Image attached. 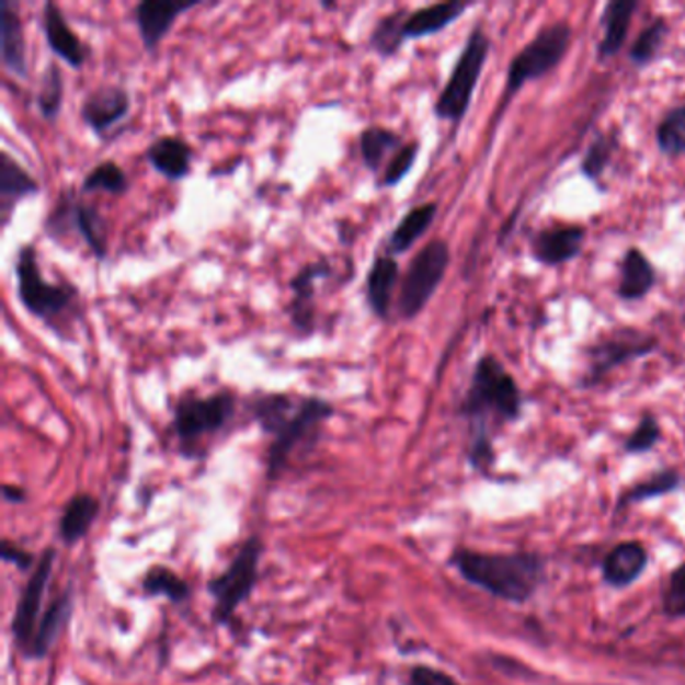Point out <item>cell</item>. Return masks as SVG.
<instances>
[{
  "mask_svg": "<svg viewBox=\"0 0 685 685\" xmlns=\"http://www.w3.org/2000/svg\"><path fill=\"white\" fill-rule=\"evenodd\" d=\"M404 145L400 133L380 125H370L361 133V156L364 168L378 171L385 163L386 156L397 153Z\"/></svg>",
  "mask_w": 685,
  "mask_h": 685,
  "instance_id": "4dcf8cb0",
  "label": "cell"
},
{
  "mask_svg": "<svg viewBox=\"0 0 685 685\" xmlns=\"http://www.w3.org/2000/svg\"><path fill=\"white\" fill-rule=\"evenodd\" d=\"M436 214H438V204L436 202L410 207L407 216L398 221L397 228L388 238V243H386L388 255L395 258V255H400V253L409 252L410 248L431 229L434 219H436Z\"/></svg>",
  "mask_w": 685,
  "mask_h": 685,
  "instance_id": "83f0119b",
  "label": "cell"
},
{
  "mask_svg": "<svg viewBox=\"0 0 685 685\" xmlns=\"http://www.w3.org/2000/svg\"><path fill=\"white\" fill-rule=\"evenodd\" d=\"M458 416L470 424V436L491 434V422H517L523 416V392L515 376L494 354H482L472 368L469 390Z\"/></svg>",
  "mask_w": 685,
  "mask_h": 685,
  "instance_id": "3957f363",
  "label": "cell"
},
{
  "mask_svg": "<svg viewBox=\"0 0 685 685\" xmlns=\"http://www.w3.org/2000/svg\"><path fill=\"white\" fill-rule=\"evenodd\" d=\"M99 513H101V503L96 496L89 493L72 494L60 511L59 523H57L59 541L67 547L83 541L93 529Z\"/></svg>",
  "mask_w": 685,
  "mask_h": 685,
  "instance_id": "484cf974",
  "label": "cell"
},
{
  "mask_svg": "<svg viewBox=\"0 0 685 685\" xmlns=\"http://www.w3.org/2000/svg\"><path fill=\"white\" fill-rule=\"evenodd\" d=\"M670 35V24L663 19L658 16L653 19L638 36L636 41L631 43L629 53H627V59L636 67V69H648L653 60L660 57L662 53L663 43Z\"/></svg>",
  "mask_w": 685,
  "mask_h": 685,
  "instance_id": "d6a6232c",
  "label": "cell"
},
{
  "mask_svg": "<svg viewBox=\"0 0 685 685\" xmlns=\"http://www.w3.org/2000/svg\"><path fill=\"white\" fill-rule=\"evenodd\" d=\"M2 499H4V503H9V505H24V503L28 501V494H26L23 487L4 484V487H2Z\"/></svg>",
  "mask_w": 685,
  "mask_h": 685,
  "instance_id": "7bdbcfd3",
  "label": "cell"
},
{
  "mask_svg": "<svg viewBox=\"0 0 685 685\" xmlns=\"http://www.w3.org/2000/svg\"><path fill=\"white\" fill-rule=\"evenodd\" d=\"M45 233L55 241H62L71 233H79L87 248L103 262L107 258V229L105 219L93 205L84 204L71 192H62L45 219Z\"/></svg>",
  "mask_w": 685,
  "mask_h": 685,
  "instance_id": "8fae6325",
  "label": "cell"
},
{
  "mask_svg": "<svg viewBox=\"0 0 685 685\" xmlns=\"http://www.w3.org/2000/svg\"><path fill=\"white\" fill-rule=\"evenodd\" d=\"M658 286V270L650 258L638 246L627 248L619 262L617 298L621 301H641Z\"/></svg>",
  "mask_w": 685,
  "mask_h": 685,
  "instance_id": "ffe728a7",
  "label": "cell"
},
{
  "mask_svg": "<svg viewBox=\"0 0 685 685\" xmlns=\"http://www.w3.org/2000/svg\"><path fill=\"white\" fill-rule=\"evenodd\" d=\"M491 47L493 43L482 31V26H475L448 75V81L434 103L436 119L448 121L457 127L467 117L477 84L481 81L484 65L491 55Z\"/></svg>",
  "mask_w": 685,
  "mask_h": 685,
  "instance_id": "52a82bcc",
  "label": "cell"
},
{
  "mask_svg": "<svg viewBox=\"0 0 685 685\" xmlns=\"http://www.w3.org/2000/svg\"><path fill=\"white\" fill-rule=\"evenodd\" d=\"M127 190H129L127 173L111 159L91 169L84 175L83 185H81L83 193L105 192L109 195H123L127 193Z\"/></svg>",
  "mask_w": 685,
  "mask_h": 685,
  "instance_id": "d590c367",
  "label": "cell"
},
{
  "mask_svg": "<svg viewBox=\"0 0 685 685\" xmlns=\"http://www.w3.org/2000/svg\"><path fill=\"white\" fill-rule=\"evenodd\" d=\"M320 7L326 9V11H334V9H338V4H334V2H322Z\"/></svg>",
  "mask_w": 685,
  "mask_h": 685,
  "instance_id": "ee69618b",
  "label": "cell"
},
{
  "mask_svg": "<svg viewBox=\"0 0 685 685\" xmlns=\"http://www.w3.org/2000/svg\"><path fill=\"white\" fill-rule=\"evenodd\" d=\"M460 578L501 602L527 603L541 590L545 559L537 553H482L455 549L450 559Z\"/></svg>",
  "mask_w": 685,
  "mask_h": 685,
  "instance_id": "7a4b0ae2",
  "label": "cell"
},
{
  "mask_svg": "<svg viewBox=\"0 0 685 685\" xmlns=\"http://www.w3.org/2000/svg\"><path fill=\"white\" fill-rule=\"evenodd\" d=\"M571 41L573 28L567 21H557L543 26L541 31L509 62L503 101L509 103L525 84L539 81L549 72H553L566 60Z\"/></svg>",
  "mask_w": 685,
  "mask_h": 685,
  "instance_id": "ba28073f",
  "label": "cell"
},
{
  "mask_svg": "<svg viewBox=\"0 0 685 685\" xmlns=\"http://www.w3.org/2000/svg\"><path fill=\"white\" fill-rule=\"evenodd\" d=\"M265 545L260 535H252L241 543L226 569L209 579L205 591L214 600L212 621L228 626L238 609L253 595L260 581V566L264 559Z\"/></svg>",
  "mask_w": 685,
  "mask_h": 685,
  "instance_id": "5b68a950",
  "label": "cell"
},
{
  "mask_svg": "<svg viewBox=\"0 0 685 685\" xmlns=\"http://www.w3.org/2000/svg\"><path fill=\"white\" fill-rule=\"evenodd\" d=\"M587 240V228L581 224L539 229L530 240V255L545 267H559L578 260Z\"/></svg>",
  "mask_w": 685,
  "mask_h": 685,
  "instance_id": "5bb4252c",
  "label": "cell"
},
{
  "mask_svg": "<svg viewBox=\"0 0 685 685\" xmlns=\"http://www.w3.org/2000/svg\"><path fill=\"white\" fill-rule=\"evenodd\" d=\"M409 16L407 9H398V11L385 14L370 33L368 38V47L374 50L380 59H390L397 57L400 48L404 47V35H402V26Z\"/></svg>",
  "mask_w": 685,
  "mask_h": 685,
  "instance_id": "1f68e13d",
  "label": "cell"
},
{
  "mask_svg": "<svg viewBox=\"0 0 685 685\" xmlns=\"http://www.w3.org/2000/svg\"><path fill=\"white\" fill-rule=\"evenodd\" d=\"M419 153H421V144L419 141H410V144L402 145L397 153L392 156V159L388 161L385 173L378 181V187H395L400 181L404 180L412 171V168H414Z\"/></svg>",
  "mask_w": 685,
  "mask_h": 685,
  "instance_id": "f35d334b",
  "label": "cell"
},
{
  "mask_svg": "<svg viewBox=\"0 0 685 685\" xmlns=\"http://www.w3.org/2000/svg\"><path fill=\"white\" fill-rule=\"evenodd\" d=\"M62 95H65V81H62V72L57 62H50L47 71L43 75L38 96H36V105L41 109V115L45 119L55 123L60 115L62 109Z\"/></svg>",
  "mask_w": 685,
  "mask_h": 685,
  "instance_id": "8d00e7d4",
  "label": "cell"
},
{
  "mask_svg": "<svg viewBox=\"0 0 685 685\" xmlns=\"http://www.w3.org/2000/svg\"><path fill=\"white\" fill-rule=\"evenodd\" d=\"M682 487V475L675 469H662L653 472L648 479L633 484L621 494L617 501V509H626L633 503H643L651 499H660L663 494L675 493Z\"/></svg>",
  "mask_w": 685,
  "mask_h": 685,
  "instance_id": "836d02e7",
  "label": "cell"
},
{
  "mask_svg": "<svg viewBox=\"0 0 685 685\" xmlns=\"http://www.w3.org/2000/svg\"><path fill=\"white\" fill-rule=\"evenodd\" d=\"M253 421L262 433L272 436L265 455V477L277 481L288 469L289 458L300 448H313L320 441L326 422L336 409L320 397H294L286 392L260 395L252 400Z\"/></svg>",
  "mask_w": 685,
  "mask_h": 685,
  "instance_id": "6da1fadb",
  "label": "cell"
},
{
  "mask_svg": "<svg viewBox=\"0 0 685 685\" xmlns=\"http://www.w3.org/2000/svg\"><path fill=\"white\" fill-rule=\"evenodd\" d=\"M132 109V96L119 84H103L84 96L81 119L95 135H107L111 127L125 119Z\"/></svg>",
  "mask_w": 685,
  "mask_h": 685,
  "instance_id": "2e32d148",
  "label": "cell"
},
{
  "mask_svg": "<svg viewBox=\"0 0 685 685\" xmlns=\"http://www.w3.org/2000/svg\"><path fill=\"white\" fill-rule=\"evenodd\" d=\"M448 265H450V246L445 240L429 241L421 252L412 258L398 292L397 308L402 320L410 322L424 312L436 289L443 284Z\"/></svg>",
  "mask_w": 685,
  "mask_h": 685,
  "instance_id": "30bf717a",
  "label": "cell"
},
{
  "mask_svg": "<svg viewBox=\"0 0 685 685\" xmlns=\"http://www.w3.org/2000/svg\"><path fill=\"white\" fill-rule=\"evenodd\" d=\"M16 294L24 310L38 318L60 338L69 340V313L77 310L79 288L69 282L53 284L43 277L35 243H24L16 253Z\"/></svg>",
  "mask_w": 685,
  "mask_h": 685,
  "instance_id": "277c9868",
  "label": "cell"
},
{
  "mask_svg": "<svg viewBox=\"0 0 685 685\" xmlns=\"http://www.w3.org/2000/svg\"><path fill=\"white\" fill-rule=\"evenodd\" d=\"M0 55L7 71L21 79L28 77L23 19L11 0L0 2Z\"/></svg>",
  "mask_w": 685,
  "mask_h": 685,
  "instance_id": "44dd1931",
  "label": "cell"
},
{
  "mask_svg": "<svg viewBox=\"0 0 685 685\" xmlns=\"http://www.w3.org/2000/svg\"><path fill=\"white\" fill-rule=\"evenodd\" d=\"M199 7L197 0L178 2V0H144L135 7V24L141 36V43L147 53L156 55L159 45L165 41L173 24L178 23L183 12Z\"/></svg>",
  "mask_w": 685,
  "mask_h": 685,
  "instance_id": "9a60e30c",
  "label": "cell"
},
{
  "mask_svg": "<svg viewBox=\"0 0 685 685\" xmlns=\"http://www.w3.org/2000/svg\"><path fill=\"white\" fill-rule=\"evenodd\" d=\"M238 398L231 390H219L209 397H185L173 409L171 429L178 438V450L183 458L197 457V450L207 436L221 433L233 421Z\"/></svg>",
  "mask_w": 685,
  "mask_h": 685,
  "instance_id": "8992f818",
  "label": "cell"
},
{
  "mask_svg": "<svg viewBox=\"0 0 685 685\" xmlns=\"http://www.w3.org/2000/svg\"><path fill=\"white\" fill-rule=\"evenodd\" d=\"M469 9H472V2H467V0H446V2H436V4H429V7L409 12L402 26L404 41L409 43L416 38L438 35L450 24L457 23Z\"/></svg>",
  "mask_w": 685,
  "mask_h": 685,
  "instance_id": "7402d4cb",
  "label": "cell"
},
{
  "mask_svg": "<svg viewBox=\"0 0 685 685\" xmlns=\"http://www.w3.org/2000/svg\"><path fill=\"white\" fill-rule=\"evenodd\" d=\"M0 557H2L4 563L16 567V569L23 571V573H31V571L35 569L36 561H38V559H35V555L23 549L21 545L12 543L11 539H2Z\"/></svg>",
  "mask_w": 685,
  "mask_h": 685,
  "instance_id": "60d3db41",
  "label": "cell"
},
{
  "mask_svg": "<svg viewBox=\"0 0 685 685\" xmlns=\"http://www.w3.org/2000/svg\"><path fill=\"white\" fill-rule=\"evenodd\" d=\"M648 566L650 553L646 545L639 541L619 543L603 559V583L614 590H627L646 573Z\"/></svg>",
  "mask_w": 685,
  "mask_h": 685,
  "instance_id": "ac0fdd59",
  "label": "cell"
},
{
  "mask_svg": "<svg viewBox=\"0 0 685 685\" xmlns=\"http://www.w3.org/2000/svg\"><path fill=\"white\" fill-rule=\"evenodd\" d=\"M619 151V132H602L595 135V139L591 141L585 156L581 159L579 171L585 180L595 183L597 187H602L603 175L614 163L615 153Z\"/></svg>",
  "mask_w": 685,
  "mask_h": 685,
  "instance_id": "f546056e",
  "label": "cell"
},
{
  "mask_svg": "<svg viewBox=\"0 0 685 685\" xmlns=\"http://www.w3.org/2000/svg\"><path fill=\"white\" fill-rule=\"evenodd\" d=\"M43 33H45L48 48L53 50V55L65 60L75 71L83 69L91 50L79 36L75 35V31L69 26L65 14L60 11L59 4H55V2H47L43 7Z\"/></svg>",
  "mask_w": 685,
  "mask_h": 685,
  "instance_id": "e0dca14e",
  "label": "cell"
},
{
  "mask_svg": "<svg viewBox=\"0 0 685 685\" xmlns=\"http://www.w3.org/2000/svg\"><path fill=\"white\" fill-rule=\"evenodd\" d=\"M662 609L670 619H685V563L670 573L662 591Z\"/></svg>",
  "mask_w": 685,
  "mask_h": 685,
  "instance_id": "ab89813d",
  "label": "cell"
},
{
  "mask_svg": "<svg viewBox=\"0 0 685 685\" xmlns=\"http://www.w3.org/2000/svg\"><path fill=\"white\" fill-rule=\"evenodd\" d=\"M147 600H168L171 605H185L192 600V585L168 566H151L141 579Z\"/></svg>",
  "mask_w": 685,
  "mask_h": 685,
  "instance_id": "f1b7e54d",
  "label": "cell"
},
{
  "mask_svg": "<svg viewBox=\"0 0 685 685\" xmlns=\"http://www.w3.org/2000/svg\"><path fill=\"white\" fill-rule=\"evenodd\" d=\"M41 192V185L26 169L9 156L7 151L0 156V216L2 226L7 228L12 212L19 202Z\"/></svg>",
  "mask_w": 685,
  "mask_h": 685,
  "instance_id": "4316f807",
  "label": "cell"
},
{
  "mask_svg": "<svg viewBox=\"0 0 685 685\" xmlns=\"http://www.w3.org/2000/svg\"><path fill=\"white\" fill-rule=\"evenodd\" d=\"M192 145L181 137H159L145 151V161L169 181L185 180L192 173Z\"/></svg>",
  "mask_w": 685,
  "mask_h": 685,
  "instance_id": "d4e9b609",
  "label": "cell"
},
{
  "mask_svg": "<svg viewBox=\"0 0 685 685\" xmlns=\"http://www.w3.org/2000/svg\"><path fill=\"white\" fill-rule=\"evenodd\" d=\"M72 614H75V591L67 587L50 602L47 612L41 617L33 646L26 655L28 662H41L47 658L60 636L65 633V629L71 624Z\"/></svg>",
  "mask_w": 685,
  "mask_h": 685,
  "instance_id": "d6986e66",
  "label": "cell"
},
{
  "mask_svg": "<svg viewBox=\"0 0 685 685\" xmlns=\"http://www.w3.org/2000/svg\"><path fill=\"white\" fill-rule=\"evenodd\" d=\"M660 350V338L643 332L633 326H621L614 332L597 338L585 349V374L579 380L581 388H593L603 383L609 374L629 362L648 358Z\"/></svg>",
  "mask_w": 685,
  "mask_h": 685,
  "instance_id": "9c48e42d",
  "label": "cell"
},
{
  "mask_svg": "<svg viewBox=\"0 0 685 685\" xmlns=\"http://www.w3.org/2000/svg\"><path fill=\"white\" fill-rule=\"evenodd\" d=\"M638 0H609L602 12L603 35L597 43V60L605 62L617 57L626 48Z\"/></svg>",
  "mask_w": 685,
  "mask_h": 685,
  "instance_id": "603a6c76",
  "label": "cell"
},
{
  "mask_svg": "<svg viewBox=\"0 0 685 685\" xmlns=\"http://www.w3.org/2000/svg\"><path fill=\"white\" fill-rule=\"evenodd\" d=\"M409 685H460L453 675L436 670L433 665H412L409 672Z\"/></svg>",
  "mask_w": 685,
  "mask_h": 685,
  "instance_id": "b9f144b4",
  "label": "cell"
},
{
  "mask_svg": "<svg viewBox=\"0 0 685 685\" xmlns=\"http://www.w3.org/2000/svg\"><path fill=\"white\" fill-rule=\"evenodd\" d=\"M655 144L660 153L670 159L685 156V103L663 113L655 127Z\"/></svg>",
  "mask_w": 685,
  "mask_h": 685,
  "instance_id": "e575fe53",
  "label": "cell"
},
{
  "mask_svg": "<svg viewBox=\"0 0 685 685\" xmlns=\"http://www.w3.org/2000/svg\"><path fill=\"white\" fill-rule=\"evenodd\" d=\"M55 561H57L55 547H47L38 557L35 569L28 573L23 591L16 600V607H14L11 619V636L14 648L19 650L24 660H26L28 650L33 646L36 627L43 617V603H45V595H47L48 583L53 578Z\"/></svg>",
  "mask_w": 685,
  "mask_h": 685,
  "instance_id": "7c38bea8",
  "label": "cell"
},
{
  "mask_svg": "<svg viewBox=\"0 0 685 685\" xmlns=\"http://www.w3.org/2000/svg\"><path fill=\"white\" fill-rule=\"evenodd\" d=\"M400 282V265L397 258L380 253L374 258L366 276V304L378 320H386L392 308V296Z\"/></svg>",
  "mask_w": 685,
  "mask_h": 685,
  "instance_id": "cb8c5ba5",
  "label": "cell"
},
{
  "mask_svg": "<svg viewBox=\"0 0 685 685\" xmlns=\"http://www.w3.org/2000/svg\"><path fill=\"white\" fill-rule=\"evenodd\" d=\"M662 441V424L653 412H646L639 419L638 426L629 434L624 443L627 455H646L651 453Z\"/></svg>",
  "mask_w": 685,
  "mask_h": 685,
  "instance_id": "74e56055",
  "label": "cell"
},
{
  "mask_svg": "<svg viewBox=\"0 0 685 685\" xmlns=\"http://www.w3.org/2000/svg\"><path fill=\"white\" fill-rule=\"evenodd\" d=\"M334 274V267L328 258H320L316 262L301 265L300 272L289 279L288 313L292 328L301 336H312L316 330V284Z\"/></svg>",
  "mask_w": 685,
  "mask_h": 685,
  "instance_id": "4fadbf2b",
  "label": "cell"
}]
</instances>
